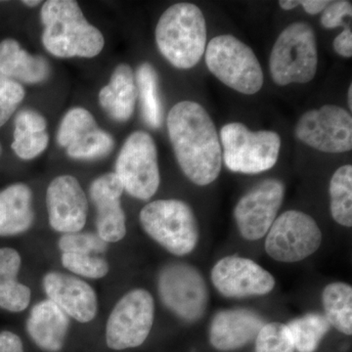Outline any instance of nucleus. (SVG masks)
Returning a JSON list of instances; mask_svg holds the SVG:
<instances>
[{
  "instance_id": "1",
  "label": "nucleus",
  "mask_w": 352,
  "mask_h": 352,
  "mask_svg": "<svg viewBox=\"0 0 352 352\" xmlns=\"http://www.w3.org/2000/svg\"><path fill=\"white\" fill-rule=\"evenodd\" d=\"M168 131L185 176L198 186L215 182L222 168V149L214 120L200 104L182 101L168 113Z\"/></svg>"
},
{
  "instance_id": "2",
  "label": "nucleus",
  "mask_w": 352,
  "mask_h": 352,
  "mask_svg": "<svg viewBox=\"0 0 352 352\" xmlns=\"http://www.w3.org/2000/svg\"><path fill=\"white\" fill-rule=\"evenodd\" d=\"M41 18L43 46L53 56L94 58L105 45L103 34L87 22L74 0L44 2Z\"/></svg>"
},
{
  "instance_id": "3",
  "label": "nucleus",
  "mask_w": 352,
  "mask_h": 352,
  "mask_svg": "<svg viewBox=\"0 0 352 352\" xmlns=\"http://www.w3.org/2000/svg\"><path fill=\"white\" fill-rule=\"evenodd\" d=\"M156 43L160 53L175 68L195 67L207 47V24L201 9L192 3L166 9L157 22Z\"/></svg>"
},
{
  "instance_id": "4",
  "label": "nucleus",
  "mask_w": 352,
  "mask_h": 352,
  "mask_svg": "<svg viewBox=\"0 0 352 352\" xmlns=\"http://www.w3.org/2000/svg\"><path fill=\"white\" fill-rule=\"evenodd\" d=\"M139 220L145 233L175 256L191 254L200 239L196 215L183 201H151L141 210Z\"/></svg>"
},
{
  "instance_id": "5",
  "label": "nucleus",
  "mask_w": 352,
  "mask_h": 352,
  "mask_svg": "<svg viewBox=\"0 0 352 352\" xmlns=\"http://www.w3.org/2000/svg\"><path fill=\"white\" fill-rule=\"evenodd\" d=\"M317 66L318 51L314 30L305 22L293 23L285 28L270 57L273 82L279 87L311 82Z\"/></svg>"
},
{
  "instance_id": "6",
  "label": "nucleus",
  "mask_w": 352,
  "mask_h": 352,
  "mask_svg": "<svg viewBox=\"0 0 352 352\" xmlns=\"http://www.w3.org/2000/svg\"><path fill=\"white\" fill-rule=\"evenodd\" d=\"M206 64L220 82L245 95L258 94L263 72L254 51L231 34L215 36L206 47Z\"/></svg>"
},
{
  "instance_id": "7",
  "label": "nucleus",
  "mask_w": 352,
  "mask_h": 352,
  "mask_svg": "<svg viewBox=\"0 0 352 352\" xmlns=\"http://www.w3.org/2000/svg\"><path fill=\"white\" fill-rule=\"evenodd\" d=\"M220 141L226 168L245 175H256L272 168L281 147L277 132L252 131L241 122H231L222 127Z\"/></svg>"
},
{
  "instance_id": "8",
  "label": "nucleus",
  "mask_w": 352,
  "mask_h": 352,
  "mask_svg": "<svg viewBox=\"0 0 352 352\" xmlns=\"http://www.w3.org/2000/svg\"><path fill=\"white\" fill-rule=\"evenodd\" d=\"M157 292L164 307L187 323L201 320L207 312L210 294L205 277L191 264H166L157 277Z\"/></svg>"
},
{
  "instance_id": "9",
  "label": "nucleus",
  "mask_w": 352,
  "mask_h": 352,
  "mask_svg": "<svg viewBox=\"0 0 352 352\" xmlns=\"http://www.w3.org/2000/svg\"><path fill=\"white\" fill-rule=\"evenodd\" d=\"M116 175L124 190L138 200H150L159 189L157 151L147 132L138 131L127 138L116 162Z\"/></svg>"
},
{
  "instance_id": "10",
  "label": "nucleus",
  "mask_w": 352,
  "mask_h": 352,
  "mask_svg": "<svg viewBox=\"0 0 352 352\" xmlns=\"http://www.w3.org/2000/svg\"><path fill=\"white\" fill-rule=\"evenodd\" d=\"M323 241L320 227L314 217L300 210L283 212L266 234V254L274 261L296 263L318 251Z\"/></svg>"
},
{
  "instance_id": "11",
  "label": "nucleus",
  "mask_w": 352,
  "mask_h": 352,
  "mask_svg": "<svg viewBox=\"0 0 352 352\" xmlns=\"http://www.w3.org/2000/svg\"><path fill=\"white\" fill-rule=\"evenodd\" d=\"M155 319L154 298L147 289H134L117 302L106 326V342L113 351L144 344Z\"/></svg>"
},
{
  "instance_id": "12",
  "label": "nucleus",
  "mask_w": 352,
  "mask_h": 352,
  "mask_svg": "<svg viewBox=\"0 0 352 352\" xmlns=\"http://www.w3.org/2000/svg\"><path fill=\"white\" fill-rule=\"evenodd\" d=\"M295 134L298 140L318 151L349 152L352 149V117L339 106H322L303 113Z\"/></svg>"
},
{
  "instance_id": "13",
  "label": "nucleus",
  "mask_w": 352,
  "mask_h": 352,
  "mask_svg": "<svg viewBox=\"0 0 352 352\" xmlns=\"http://www.w3.org/2000/svg\"><path fill=\"white\" fill-rule=\"evenodd\" d=\"M285 185L268 178L252 187L234 208V219L245 240L258 241L266 236L283 204Z\"/></svg>"
},
{
  "instance_id": "14",
  "label": "nucleus",
  "mask_w": 352,
  "mask_h": 352,
  "mask_svg": "<svg viewBox=\"0 0 352 352\" xmlns=\"http://www.w3.org/2000/svg\"><path fill=\"white\" fill-rule=\"evenodd\" d=\"M210 279L220 295L227 298H247L268 295L276 286L270 271L256 261L228 256L212 267Z\"/></svg>"
},
{
  "instance_id": "15",
  "label": "nucleus",
  "mask_w": 352,
  "mask_h": 352,
  "mask_svg": "<svg viewBox=\"0 0 352 352\" xmlns=\"http://www.w3.org/2000/svg\"><path fill=\"white\" fill-rule=\"evenodd\" d=\"M56 138L58 144L76 160L107 156L115 144L112 136L97 126L92 113L80 107L71 109L64 116Z\"/></svg>"
},
{
  "instance_id": "16",
  "label": "nucleus",
  "mask_w": 352,
  "mask_h": 352,
  "mask_svg": "<svg viewBox=\"0 0 352 352\" xmlns=\"http://www.w3.org/2000/svg\"><path fill=\"white\" fill-rule=\"evenodd\" d=\"M46 207L50 226L57 232H80L87 223V198L75 176L60 175L50 182Z\"/></svg>"
},
{
  "instance_id": "17",
  "label": "nucleus",
  "mask_w": 352,
  "mask_h": 352,
  "mask_svg": "<svg viewBox=\"0 0 352 352\" xmlns=\"http://www.w3.org/2000/svg\"><path fill=\"white\" fill-rule=\"evenodd\" d=\"M43 284L48 300L71 318L80 323H88L96 316L98 300L94 289L87 282L53 271L43 277Z\"/></svg>"
},
{
  "instance_id": "18",
  "label": "nucleus",
  "mask_w": 352,
  "mask_h": 352,
  "mask_svg": "<svg viewBox=\"0 0 352 352\" xmlns=\"http://www.w3.org/2000/svg\"><path fill=\"white\" fill-rule=\"evenodd\" d=\"M115 173L99 176L90 186V198L97 210V235L105 243H117L126 234V214L120 204L124 193Z\"/></svg>"
},
{
  "instance_id": "19",
  "label": "nucleus",
  "mask_w": 352,
  "mask_h": 352,
  "mask_svg": "<svg viewBox=\"0 0 352 352\" xmlns=\"http://www.w3.org/2000/svg\"><path fill=\"white\" fill-rule=\"evenodd\" d=\"M263 317L247 308L220 310L210 326L208 338L215 349L234 351L256 340L264 325Z\"/></svg>"
},
{
  "instance_id": "20",
  "label": "nucleus",
  "mask_w": 352,
  "mask_h": 352,
  "mask_svg": "<svg viewBox=\"0 0 352 352\" xmlns=\"http://www.w3.org/2000/svg\"><path fill=\"white\" fill-rule=\"evenodd\" d=\"M69 318L50 300L32 307L27 320V331L32 342L45 352H59L64 347Z\"/></svg>"
},
{
  "instance_id": "21",
  "label": "nucleus",
  "mask_w": 352,
  "mask_h": 352,
  "mask_svg": "<svg viewBox=\"0 0 352 352\" xmlns=\"http://www.w3.org/2000/svg\"><path fill=\"white\" fill-rule=\"evenodd\" d=\"M0 76L18 82L36 85L50 76V66L45 58L30 54L12 38L0 43Z\"/></svg>"
},
{
  "instance_id": "22",
  "label": "nucleus",
  "mask_w": 352,
  "mask_h": 352,
  "mask_svg": "<svg viewBox=\"0 0 352 352\" xmlns=\"http://www.w3.org/2000/svg\"><path fill=\"white\" fill-rule=\"evenodd\" d=\"M138 92L131 67L120 64L113 71L110 82L100 90L99 103L117 122L131 119L135 109Z\"/></svg>"
},
{
  "instance_id": "23",
  "label": "nucleus",
  "mask_w": 352,
  "mask_h": 352,
  "mask_svg": "<svg viewBox=\"0 0 352 352\" xmlns=\"http://www.w3.org/2000/svg\"><path fill=\"white\" fill-rule=\"evenodd\" d=\"M34 220L32 193L24 183L0 191V236H15L31 228Z\"/></svg>"
},
{
  "instance_id": "24",
  "label": "nucleus",
  "mask_w": 352,
  "mask_h": 352,
  "mask_svg": "<svg viewBox=\"0 0 352 352\" xmlns=\"http://www.w3.org/2000/svg\"><path fill=\"white\" fill-rule=\"evenodd\" d=\"M46 126L43 116L32 109H25L16 116L12 149L20 159H34L47 148L50 135Z\"/></svg>"
},
{
  "instance_id": "25",
  "label": "nucleus",
  "mask_w": 352,
  "mask_h": 352,
  "mask_svg": "<svg viewBox=\"0 0 352 352\" xmlns=\"http://www.w3.org/2000/svg\"><path fill=\"white\" fill-rule=\"evenodd\" d=\"M324 316L331 327L346 336L352 333V287L344 282H333L322 292Z\"/></svg>"
},
{
  "instance_id": "26",
  "label": "nucleus",
  "mask_w": 352,
  "mask_h": 352,
  "mask_svg": "<svg viewBox=\"0 0 352 352\" xmlns=\"http://www.w3.org/2000/svg\"><path fill=\"white\" fill-rule=\"evenodd\" d=\"M136 87L140 99L141 113L148 126L157 129L163 122V105L159 91V78L154 67L143 63L136 69Z\"/></svg>"
},
{
  "instance_id": "27",
  "label": "nucleus",
  "mask_w": 352,
  "mask_h": 352,
  "mask_svg": "<svg viewBox=\"0 0 352 352\" xmlns=\"http://www.w3.org/2000/svg\"><path fill=\"white\" fill-rule=\"evenodd\" d=\"M286 326L298 352L316 351L331 329L326 317L317 312H309L293 319Z\"/></svg>"
},
{
  "instance_id": "28",
  "label": "nucleus",
  "mask_w": 352,
  "mask_h": 352,
  "mask_svg": "<svg viewBox=\"0 0 352 352\" xmlns=\"http://www.w3.org/2000/svg\"><path fill=\"white\" fill-rule=\"evenodd\" d=\"M330 210L340 226H352V166H340L330 182Z\"/></svg>"
},
{
  "instance_id": "29",
  "label": "nucleus",
  "mask_w": 352,
  "mask_h": 352,
  "mask_svg": "<svg viewBox=\"0 0 352 352\" xmlns=\"http://www.w3.org/2000/svg\"><path fill=\"white\" fill-rule=\"evenodd\" d=\"M288 328L280 322L264 324L256 339V352H295Z\"/></svg>"
},
{
  "instance_id": "30",
  "label": "nucleus",
  "mask_w": 352,
  "mask_h": 352,
  "mask_svg": "<svg viewBox=\"0 0 352 352\" xmlns=\"http://www.w3.org/2000/svg\"><path fill=\"white\" fill-rule=\"evenodd\" d=\"M62 264L74 274L89 279H101L109 273V263L106 259L92 254H69L64 252L61 256Z\"/></svg>"
},
{
  "instance_id": "31",
  "label": "nucleus",
  "mask_w": 352,
  "mask_h": 352,
  "mask_svg": "<svg viewBox=\"0 0 352 352\" xmlns=\"http://www.w3.org/2000/svg\"><path fill=\"white\" fill-rule=\"evenodd\" d=\"M62 254H92L102 252L107 249V243L100 239L98 235L92 233L64 234L58 242Z\"/></svg>"
},
{
  "instance_id": "32",
  "label": "nucleus",
  "mask_w": 352,
  "mask_h": 352,
  "mask_svg": "<svg viewBox=\"0 0 352 352\" xmlns=\"http://www.w3.org/2000/svg\"><path fill=\"white\" fill-rule=\"evenodd\" d=\"M24 97L21 83L0 76V127L8 122Z\"/></svg>"
},
{
  "instance_id": "33",
  "label": "nucleus",
  "mask_w": 352,
  "mask_h": 352,
  "mask_svg": "<svg viewBox=\"0 0 352 352\" xmlns=\"http://www.w3.org/2000/svg\"><path fill=\"white\" fill-rule=\"evenodd\" d=\"M21 263L22 259L16 250L11 248L0 249V296L17 282Z\"/></svg>"
},
{
  "instance_id": "34",
  "label": "nucleus",
  "mask_w": 352,
  "mask_h": 352,
  "mask_svg": "<svg viewBox=\"0 0 352 352\" xmlns=\"http://www.w3.org/2000/svg\"><path fill=\"white\" fill-rule=\"evenodd\" d=\"M31 298V289L17 281L0 296V307L7 311L22 312L29 307Z\"/></svg>"
},
{
  "instance_id": "35",
  "label": "nucleus",
  "mask_w": 352,
  "mask_h": 352,
  "mask_svg": "<svg viewBox=\"0 0 352 352\" xmlns=\"http://www.w3.org/2000/svg\"><path fill=\"white\" fill-rule=\"evenodd\" d=\"M352 6L351 1L340 0V1L330 2L322 13L321 24L326 29H335V28L344 25V18L351 17Z\"/></svg>"
},
{
  "instance_id": "36",
  "label": "nucleus",
  "mask_w": 352,
  "mask_h": 352,
  "mask_svg": "<svg viewBox=\"0 0 352 352\" xmlns=\"http://www.w3.org/2000/svg\"><path fill=\"white\" fill-rule=\"evenodd\" d=\"M333 50L340 56H352V32L351 28H344V31L335 38L333 43Z\"/></svg>"
},
{
  "instance_id": "37",
  "label": "nucleus",
  "mask_w": 352,
  "mask_h": 352,
  "mask_svg": "<svg viewBox=\"0 0 352 352\" xmlns=\"http://www.w3.org/2000/svg\"><path fill=\"white\" fill-rule=\"evenodd\" d=\"M0 352H24L19 336L9 331L0 333Z\"/></svg>"
},
{
  "instance_id": "38",
  "label": "nucleus",
  "mask_w": 352,
  "mask_h": 352,
  "mask_svg": "<svg viewBox=\"0 0 352 352\" xmlns=\"http://www.w3.org/2000/svg\"><path fill=\"white\" fill-rule=\"evenodd\" d=\"M300 2L305 12L309 14V15H317L318 13L323 12L324 9L329 6L331 1H326V0H302Z\"/></svg>"
},
{
  "instance_id": "39",
  "label": "nucleus",
  "mask_w": 352,
  "mask_h": 352,
  "mask_svg": "<svg viewBox=\"0 0 352 352\" xmlns=\"http://www.w3.org/2000/svg\"><path fill=\"white\" fill-rule=\"evenodd\" d=\"M279 6L284 10H292V9L300 6V2L295 1V0H280Z\"/></svg>"
},
{
  "instance_id": "40",
  "label": "nucleus",
  "mask_w": 352,
  "mask_h": 352,
  "mask_svg": "<svg viewBox=\"0 0 352 352\" xmlns=\"http://www.w3.org/2000/svg\"><path fill=\"white\" fill-rule=\"evenodd\" d=\"M347 102H349V109L352 110V85H349V94H347Z\"/></svg>"
},
{
  "instance_id": "41",
  "label": "nucleus",
  "mask_w": 352,
  "mask_h": 352,
  "mask_svg": "<svg viewBox=\"0 0 352 352\" xmlns=\"http://www.w3.org/2000/svg\"><path fill=\"white\" fill-rule=\"evenodd\" d=\"M23 3L27 6L34 7L39 6V4L41 3V1H39V0L38 1H30V0H25V1H23Z\"/></svg>"
},
{
  "instance_id": "42",
  "label": "nucleus",
  "mask_w": 352,
  "mask_h": 352,
  "mask_svg": "<svg viewBox=\"0 0 352 352\" xmlns=\"http://www.w3.org/2000/svg\"><path fill=\"white\" fill-rule=\"evenodd\" d=\"M1 151H2L1 145H0V155H1Z\"/></svg>"
}]
</instances>
